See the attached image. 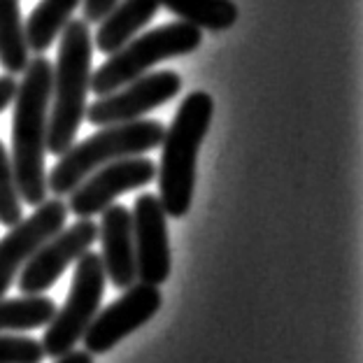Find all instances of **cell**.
Masks as SVG:
<instances>
[{
  "label": "cell",
  "instance_id": "7",
  "mask_svg": "<svg viewBox=\"0 0 363 363\" xmlns=\"http://www.w3.org/2000/svg\"><path fill=\"white\" fill-rule=\"evenodd\" d=\"M182 89V77L175 70L150 72L133 79L130 84L117 89L114 94L101 96L86 107V119L94 126H114V123H128L143 119L156 107L172 101Z\"/></svg>",
  "mask_w": 363,
  "mask_h": 363
},
{
  "label": "cell",
  "instance_id": "22",
  "mask_svg": "<svg viewBox=\"0 0 363 363\" xmlns=\"http://www.w3.org/2000/svg\"><path fill=\"white\" fill-rule=\"evenodd\" d=\"M14 96H16V79L12 75H3L0 77V112H5L12 105Z\"/></svg>",
  "mask_w": 363,
  "mask_h": 363
},
{
  "label": "cell",
  "instance_id": "18",
  "mask_svg": "<svg viewBox=\"0 0 363 363\" xmlns=\"http://www.w3.org/2000/svg\"><path fill=\"white\" fill-rule=\"evenodd\" d=\"M56 312L54 301L47 296H21V298H0V333H21L43 328Z\"/></svg>",
  "mask_w": 363,
  "mask_h": 363
},
{
  "label": "cell",
  "instance_id": "5",
  "mask_svg": "<svg viewBox=\"0 0 363 363\" xmlns=\"http://www.w3.org/2000/svg\"><path fill=\"white\" fill-rule=\"evenodd\" d=\"M201 43L203 30L184 21L166 23L145 35H135L91 75V91L98 98L114 94L117 89L143 77L152 65L196 52Z\"/></svg>",
  "mask_w": 363,
  "mask_h": 363
},
{
  "label": "cell",
  "instance_id": "23",
  "mask_svg": "<svg viewBox=\"0 0 363 363\" xmlns=\"http://www.w3.org/2000/svg\"><path fill=\"white\" fill-rule=\"evenodd\" d=\"M56 363H94V354H89L86 350L79 352V350H70L68 354L56 359Z\"/></svg>",
  "mask_w": 363,
  "mask_h": 363
},
{
  "label": "cell",
  "instance_id": "13",
  "mask_svg": "<svg viewBox=\"0 0 363 363\" xmlns=\"http://www.w3.org/2000/svg\"><path fill=\"white\" fill-rule=\"evenodd\" d=\"M98 240L103 245L101 261L107 279L117 289H128L138 282L135 272V247H133V219L128 208L110 205L101 212Z\"/></svg>",
  "mask_w": 363,
  "mask_h": 363
},
{
  "label": "cell",
  "instance_id": "10",
  "mask_svg": "<svg viewBox=\"0 0 363 363\" xmlns=\"http://www.w3.org/2000/svg\"><path fill=\"white\" fill-rule=\"evenodd\" d=\"M98 240V226L91 219H79L40 247L33 259L19 272V289L23 296H43L52 289L68 270L70 263H77L79 257L91 250Z\"/></svg>",
  "mask_w": 363,
  "mask_h": 363
},
{
  "label": "cell",
  "instance_id": "2",
  "mask_svg": "<svg viewBox=\"0 0 363 363\" xmlns=\"http://www.w3.org/2000/svg\"><path fill=\"white\" fill-rule=\"evenodd\" d=\"M212 112V96L205 91H194L184 98L175 119L163 133L161 168H156V177H159V201L168 217L182 219L191 210L196 161L210 130Z\"/></svg>",
  "mask_w": 363,
  "mask_h": 363
},
{
  "label": "cell",
  "instance_id": "21",
  "mask_svg": "<svg viewBox=\"0 0 363 363\" xmlns=\"http://www.w3.org/2000/svg\"><path fill=\"white\" fill-rule=\"evenodd\" d=\"M117 3L119 0H84V21L86 23L103 21L107 12H110Z\"/></svg>",
  "mask_w": 363,
  "mask_h": 363
},
{
  "label": "cell",
  "instance_id": "14",
  "mask_svg": "<svg viewBox=\"0 0 363 363\" xmlns=\"http://www.w3.org/2000/svg\"><path fill=\"white\" fill-rule=\"evenodd\" d=\"M159 7V0H119L101 21V28L96 33V47L107 56L119 52L154 19Z\"/></svg>",
  "mask_w": 363,
  "mask_h": 363
},
{
  "label": "cell",
  "instance_id": "15",
  "mask_svg": "<svg viewBox=\"0 0 363 363\" xmlns=\"http://www.w3.org/2000/svg\"><path fill=\"white\" fill-rule=\"evenodd\" d=\"M79 3L82 0H40V5L30 12L28 21L23 23L30 52L45 54L54 45V40L61 35V30L70 21Z\"/></svg>",
  "mask_w": 363,
  "mask_h": 363
},
{
  "label": "cell",
  "instance_id": "9",
  "mask_svg": "<svg viewBox=\"0 0 363 363\" xmlns=\"http://www.w3.org/2000/svg\"><path fill=\"white\" fill-rule=\"evenodd\" d=\"M163 296L159 286L135 282L126 289V294L119 301H114L110 308L98 310V315L91 321L82 340L86 345L89 354H105L114 345H119L123 337L138 331L147 321H152L156 312L161 310Z\"/></svg>",
  "mask_w": 363,
  "mask_h": 363
},
{
  "label": "cell",
  "instance_id": "19",
  "mask_svg": "<svg viewBox=\"0 0 363 363\" xmlns=\"http://www.w3.org/2000/svg\"><path fill=\"white\" fill-rule=\"evenodd\" d=\"M21 219H23L21 196H19V186H16L12 159L7 154L5 145L0 143V224L12 228Z\"/></svg>",
  "mask_w": 363,
  "mask_h": 363
},
{
  "label": "cell",
  "instance_id": "8",
  "mask_svg": "<svg viewBox=\"0 0 363 363\" xmlns=\"http://www.w3.org/2000/svg\"><path fill=\"white\" fill-rule=\"evenodd\" d=\"M156 179V163L145 156H128V159L112 161L107 166L79 182L70 191L68 212L77 214L79 219H91L94 214H101L114 201L133 189L147 186Z\"/></svg>",
  "mask_w": 363,
  "mask_h": 363
},
{
  "label": "cell",
  "instance_id": "1",
  "mask_svg": "<svg viewBox=\"0 0 363 363\" xmlns=\"http://www.w3.org/2000/svg\"><path fill=\"white\" fill-rule=\"evenodd\" d=\"M54 65L45 56H35L23 70L14 96L12 117V168L23 203L38 208L47 201V130L52 103Z\"/></svg>",
  "mask_w": 363,
  "mask_h": 363
},
{
  "label": "cell",
  "instance_id": "20",
  "mask_svg": "<svg viewBox=\"0 0 363 363\" xmlns=\"http://www.w3.org/2000/svg\"><path fill=\"white\" fill-rule=\"evenodd\" d=\"M45 350L33 337L0 333V363H43Z\"/></svg>",
  "mask_w": 363,
  "mask_h": 363
},
{
  "label": "cell",
  "instance_id": "17",
  "mask_svg": "<svg viewBox=\"0 0 363 363\" xmlns=\"http://www.w3.org/2000/svg\"><path fill=\"white\" fill-rule=\"evenodd\" d=\"M159 5L198 30L221 33L238 21V5L233 0H159Z\"/></svg>",
  "mask_w": 363,
  "mask_h": 363
},
{
  "label": "cell",
  "instance_id": "4",
  "mask_svg": "<svg viewBox=\"0 0 363 363\" xmlns=\"http://www.w3.org/2000/svg\"><path fill=\"white\" fill-rule=\"evenodd\" d=\"M163 133L166 128L156 119H138L105 126L96 135L82 140L61 154L59 163L47 175V189L54 194V198L70 196L72 189L98 168L112 161L128 159V156H143L161 147Z\"/></svg>",
  "mask_w": 363,
  "mask_h": 363
},
{
  "label": "cell",
  "instance_id": "12",
  "mask_svg": "<svg viewBox=\"0 0 363 363\" xmlns=\"http://www.w3.org/2000/svg\"><path fill=\"white\" fill-rule=\"evenodd\" d=\"M166 210L159 196L143 194L130 212L133 219V247H135V272L143 284L161 286L170 277L172 259L168 245Z\"/></svg>",
  "mask_w": 363,
  "mask_h": 363
},
{
  "label": "cell",
  "instance_id": "16",
  "mask_svg": "<svg viewBox=\"0 0 363 363\" xmlns=\"http://www.w3.org/2000/svg\"><path fill=\"white\" fill-rule=\"evenodd\" d=\"M30 61L19 0H0V65L7 75L23 72Z\"/></svg>",
  "mask_w": 363,
  "mask_h": 363
},
{
  "label": "cell",
  "instance_id": "3",
  "mask_svg": "<svg viewBox=\"0 0 363 363\" xmlns=\"http://www.w3.org/2000/svg\"><path fill=\"white\" fill-rule=\"evenodd\" d=\"M91 56L94 43L84 19H72L61 30L59 59L52 75L47 152L61 156L75 145L77 130L86 117V96L91 89Z\"/></svg>",
  "mask_w": 363,
  "mask_h": 363
},
{
  "label": "cell",
  "instance_id": "11",
  "mask_svg": "<svg viewBox=\"0 0 363 363\" xmlns=\"http://www.w3.org/2000/svg\"><path fill=\"white\" fill-rule=\"evenodd\" d=\"M65 219H68V203H63L61 198H47L30 217L14 224L10 233L0 240V298H5L16 275L33 259V254L49 238L65 228Z\"/></svg>",
  "mask_w": 363,
  "mask_h": 363
},
{
  "label": "cell",
  "instance_id": "6",
  "mask_svg": "<svg viewBox=\"0 0 363 363\" xmlns=\"http://www.w3.org/2000/svg\"><path fill=\"white\" fill-rule=\"evenodd\" d=\"M105 284L107 275L101 254L86 252L84 257H79L68 298H65L63 308L54 312L52 321L47 324L43 342H40L45 357L59 359L70 350H75V345L82 340V335L86 333L91 321L101 310Z\"/></svg>",
  "mask_w": 363,
  "mask_h": 363
}]
</instances>
